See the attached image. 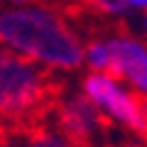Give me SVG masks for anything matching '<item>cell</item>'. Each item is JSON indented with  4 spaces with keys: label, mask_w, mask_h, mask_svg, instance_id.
<instances>
[{
    "label": "cell",
    "mask_w": 147,
    "mask_h": 147,
    "mask_svg": "<svg viewBox=\"0 0 147 147\" xmlns=\"http://www.w3.org/2000/svg\"><path fill=\"white\" fill-rule=\"evenodd\" d=\"M0 45L45 70H75L82 65V40L55 10L40 5L0 13Z\"/></svg>",
    "instance_id": "1"
},
{
    "label": "cell",
    "mask_w": 147,
    "mask_h": 147,
    "mask_svg": "<svg viewBox=\"0 0 147 147\" xmlns=\"http://www.w3.org/2000/svg\"><path fill=\"white\" fill-rule=\"evenodd\" d=\"M57 87L47 70L0 45V127L35 132L47 107H53Z\"/></svg>",
    "instance_id": "2"
},
{
    "label": "cell",
    "mask_w": 147,
    "mask_h": 147,
    "mask_svg": "<svg viewBox=\"0 0 147 147\" xmlns=\"http://www.w3.org/2000/svg\"><path fill=\"white\" fill-rule=\"evenodd\" d=\"M82 95L92 102L100 115L127 130H142V97L130 87L105 72H90L82 80Z\"/></svg>",
    "instance_id": "3"
},
{
    "label": "cell",
    "mask_w": 147,
    "mask_h": 147,
    "mask_svg": "<svg viewBox=\"0 0 147 147\" xmlns=\"http://www.w3.org/2000/svg\"><path fill=\"white\" fill-rule=\"evenodd\" d=\"M110 45V72L115 80L135 87L140 95L147 82V42L132 35L107 38Z\"/></svg>",
    "instance_id": "4"
},
{
    "label": "cell",
    "mask_w": 147,
    "mask_h": 147,
    "mask_svg": "<svg viewBox=\"0 0 147 147\" xmlns=\"http://www.w3.org/2000/svg\"><path fill=\"white\" fill-rule=\"evenodd\" d=\"M57 117H60V127H62L60 135L75 147H85L97 132V127L102 125V115L85 95L65 100L57 107Z\"/></svg>",
    "instance_id": "5"
},
{
    "label": "cell",
    "mask_w": 147,
    "mask_h": 147,
    "mask_svg": "<svg viewBox=\"0 0 147 147\" xmlns=\"http://www.w3.org/2000/svg\"><path fill=\"white\" fill-rule=\"evenodd\" d=\"M82 62L92 72H110V45L107 38H92L82 47Z\"/></svg>",
    "instance_id": "6"
},
{
    "label": "cell",
    "mask_w": 147,
    "mask_h": 147,
    "mask_svg": "<svg viewBox=\"0 0 147 147\" xmlns=\"http://www.w3.org/2000/svg\"><path fill=\"white\" fill-rule=\"evenodd\" d=\"M28 147H75L72 142L57 135V132H47V130H35L30 132V137H28Z\"/></svg>",
    "instance_id": "7"
},
{
    "label": "cell",
    "mask_w": 147,
    "mask_h": 147,
    "mask_svg": "<svg viewBox=\"0 0 147 147\" xmlns=\"http://www.w3.org/2000/svg\"><path fill=\"white\" fill-rule=\"evenodd\" d=\"M92 8H97L100 13H107V15H125L130 5L127 0H87Z\"/></svg>",
    "instance_id": "8"
},
{
    "label": "cell",
    "mask_w": 147,
    "mask_h": 147,
    "mask_svg": "<svg viewBox=\"0 0 147 147\" xmlns=\"http://www.w3.org/2000/svg\"><path fill=\"white\" fill-rule=\"evenodd\" d=\"M127 5L137 10H147V0H127Z\"/></svg>",
    "instance_id": "9"
},
{
    "label": "cell",
    "mask_w": 147,
    "mask_h": 147,
    "mask_svg": "<svg viewBox=\"0 0 147 147\" xmlns=\"http://www.w3.org/2000/svg\"><path fill=\"white\" fill-rule=\"evenodd\" d=\"M142 130L147 132V100H142Z\"/></svg>",
    "instance_id": "10"
},
{
    "label": "cell",
    "mask_w": 147,
    "mask_h": 147,
    "mask_svg": "<svg viewBox=\"0 0 147 147\" xmlns=\"http://www.w3.org/2000/svg\"><path fill=\"white\" fill-rule=\"evenodd\" d=\"M10 3H13L15 8H25V5H32L35 0H10Z\"/></svg>",
    "instance_id": "11"
},
{
    "label": "cell",
    "mask_w": 147,
    "mask_h": 147,
    "mask_svg": "<svg viewBox=\"0 0 147 147\" xmlns=\"http://www.w3.org/2000/svg\"><path fill=\"white\" fill-rule=\"evenodd\" d=\"M0 147H8V142H5V130L0 127Z\"/></svg>",
    "instance_id": "12"
},
{
    "label": "cell",
    "mask_w": 147,
    "mask_h": 147,
    "mask_svg": "<svg viewBox=\"0 0 147 147\" xmlns=\"http://www.w3.org/2000/svg\"><path fill=\"white\" fill-rule=\"evenodd\" d=\"M145 38H147V10H145Z\"/></svg>",
    "instance_id": "13"
},
{
    "label": "cell",
    "mask_w": 147,
    "mask_h": 147,
    "mask_svg": "<svg viewBox=\"0 0 147 147\" xmlns=\"http://www.w3.org/2000/svg\"><path fill=\"white\" fill-rule=\"evenodd\" d=\"M125 147H142V145H125Z\"/></svg>",
    "instance_id": "14"
},
{
    "label": "cell",
    "mask_w": 147,
    "mask_h": 147,
    "mask_svg": "<svg viewBox=\"0 0 147 147\" xmlns=\"http://www.w3.org/2000/svg\"><path fill=\"white\" fill-rule=\"evenodd\" d=\"M142 95H145V97H147V82H145V92H142Z\"/></svg>",
    "instance_id": "15"
}]
</instances>
